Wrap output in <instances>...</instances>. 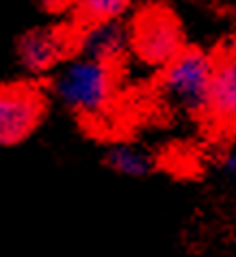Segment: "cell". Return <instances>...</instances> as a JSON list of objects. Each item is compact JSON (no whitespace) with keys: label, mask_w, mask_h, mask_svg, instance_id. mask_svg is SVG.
Returning <instances> with one entry per match:
<instances>
[{"label":"cell","mask_w":236,"mask_h":257,"mask_svg":"<svg viewBox=\"0 0 236 257\" xmlns=\"http://www.w3.org/2000/svg\"><path fill=\"white\" fill-rule=\"evenodd\" d=\"M117 91V69L100 61L76 56L56 67L50 93L63 108L81 117H100L109 110Z\"/></svg>","instance_id":"1"},{"label":"cell","mask_w":236,"mask_h":257,"mask_svg":"<svg viewBox=\"0 0 236 257\" xmlns=\"http://www.w3.org/2000/svg\"><path fill=\"white\" fill-rule=\"evenodd\" d=\"M210 74L212 56L199 48H184L161 71V95L176 110H182L191 117L206 115Z\"/></svg>","instance_id":"2"},{"label":"cell","mask_w":236,"mask_h":257,"mask_svg":"<svg viewBox=\"0 0 236 257\" xmlns=\"http://www.w3.org/2000/svg\"><path fill=\"white\" fill-rule=\"evenodd\" d=\"M128 33H130L128 52L134 54L139 65L152 71H163L184 50L182 28L174 13L163 7L141 11L128 26Z\"/></svg>","instance_id":"3"},{"label":"cell","mask_w":236,"mask_h":257,"mask_svg":"<svg viewBox=\"0 0 236 257\" xmlns=\"http://www.w3.org/2000/svg\"><path fill=\"white\" fill-rule=\"evenodd\" d=\"M46 117V97L33 84L0 87V147L26 141Z\"/></svg>","instance_id":"4"},{"label":"cell","mask_w":236,"mask_h":257,"mask_svg":"<svg viewBox=\"0 0 236 257\" xmlns=\"http://www.w3.org/2000/svg\"><path fill=\"white\" fill-rule=\"evenodd\" d=\"M65 56V41L50 28H33L18 41V61L31 76L56 69Z\"/></svg>","instance_id":"5"},{"label":"cell","mask_w":236,"mask_h":257,"mask_svg":"<svg viewBox=\"0 0 236 257\" xmlns=\"http://www.w3.org/2000/svg\"><path fill=\"white\" fill-rule=\"evenodd\" d=\"M206 115L217 123H234L236 115V56L234 52H223L212 59V74L208 84V102Z\"/></svg>","instance_id":"6"},{"label":"cell","mask_w":236,"mask_h":257,"mask_svg":"<svg viewBox=\"0 0 236 257\" xmlns=\"http://www.w3.org/2000/svg\"><path fill=\"white\" fill-rule=\"evenodd\" d=\"M128 46H130L128 24H124L121 20L119 22H104L87 26V33L78 41V56L106 63V65H115L128 54Z\"/></svg>","instance_id":"7"},{"label":"cell","mask_w":236,"mask_h":257,"mask_svg":"<svg viewBox=\"0 0 236 257\" xmlns=\"http://www.w3.org/2000/svg\"><path fill=\"white\" fill-rule=\"evenodd\" d=\"M104 164L124 177H145L154 171V158L149 152L130 143H117L106 149Z\"/></svg>","instance_id":"8"},{"label":"cell","mask_w":236,"mask_h":257,"mask_svg":"<svg viewBox=\"0 0 236 257\" xmlns=\"http://www.w3.org/2000/svg\"><path fill=\"white\" fill-rule=\"evenodd\" d=\"M130 5L132 0H76L78 16L87 26L119 22L130 11Z\"/></svg>","instance_id":"9"},{"label":"cell","mask_w":236,"mask_h":257,"mask_svg":"<svg viewBox=\"0 0 236 257\" xmlns=\"http://www.w3.org/2000/svg\"><path fill=\"white\" fill-rule=\"evenodd\" d=\"M221 167H223V171L227 175L234 177V173H236V154H234V149L227 152V158H223V164H221Z\"/></svg>","instance_id":"10"}]
</instances>
